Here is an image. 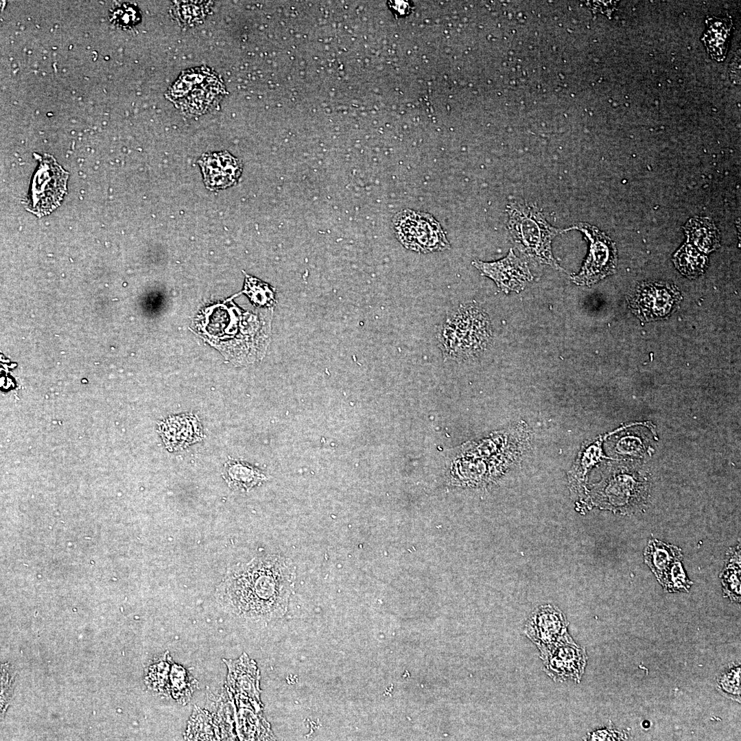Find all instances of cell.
<instances>
[{
  "label": "cell",
  "mask_w": 741,
  "mask_h": 741,
  "mask_svg": "<svg viewBox=\"0 0 741 741\" xmlns=\"http://www.w3.org/2000/svg\"><path fill=\"white\" fill-rule=\"evenodd\" d=\"M224 92L217 75L200 67L185 71L169 89L167 96L185 114L200 115L215 107Z\"/></svg>",
  "instance_id": "4"
},
{
  "label": "cell",
  "mask_w": 741,
  "mask_h": 741,
  "mask_svg": "<svg viewBox=\"0 0 741 741\" xmlns=\"http://www.w3.org/2000/svg\"><path fill=\"white\" fill-rule=\"evenodd\" d=\"M622 733L611 729H602L588 733L589 740H615L622 739Z\"/></svg>",
  "instance_id": "24"
},
{
  "label": "cell",
  "mask_w": 741,
  "mask_h": 741,
  "mask_svg": "<svg viewBox=\"0 0 741 741\" xmlns=\"http://www.w3.org/2000/svg\"><path fill=\"white\" fill-rule=\"evenodd\" d=\"M248 279L252 285L249 286V294H251V296H250L251 299L257 304L261 305H272L274 300L273 291L270 290L268 285H262L260 282L257 285H253L251 278Z\"/></svg>",
  "instance_id": "23"
},
{
  "label": "cell",
  "mask_w": 741,
  "mask_h": 741,
  "mask_svg": "<svg viewBox=\"0 0 741 741\" xmlns=\"http://www.w3.org/2000/svg\"><path fill=\"white\" fill-rule=\"evenodd\" d=\"M68 173L48 155L34 176L30 193L29 209L38 215H47L56 209L66 193Z\"/></svg>",
  "instance_id": "7"
},
{
  "label": "cell",
  "mask_w": 741,
  "mask_h": 741,
  "mask_svg": "<svg viewBox=\"0 0 741 741\" xmlns=\"http://www.w3.org/2000/svg\"><path fill=\"white\" fill-rule=\"evenodd\" d=\"M644 558L659 581L674 561L683 560V554L677 546L654 539L648 541Z\"/></svg>",
  "instance_id": "15"
},
{
  "label": "cell",
  "mask_w": 741,
  "mask_h": 741,
  "mask_svg": "<svg viewBox=\"0 0 741 741\" xmlns=\"http://www.w3.org/2000/svg\"><path fill=\"white\" fill-rule=\"evenodd\" d=\"M730 78L733 83L740 84V53L732 59L729 67Z\"/></svg>",
  "instance_id": "25"
},
{
  "label": "cell",
  "mask_w": 741,
  "mask_h": 741,
  "mask_svg": "<svg viewBox=\"0 0 741 741\" xmlns=\"http://www.w3.org/2000/svg\"><path fill=\"white\" fill-rule=\"evenodd\" d=\"M740 668L736 667L720 677L718 681L722 691L731 695L740 694Z\"/></svg>",
  "instance_id": "22"
},
{
  "label": "cell",
  "mask_w": 741,
  "mask_h": 741,
  "mask_svg": "<svg viewBox=\"0 0 741 741\" xmlns=\"http://www.w3.org/2000/svg\"><path fill=\"white\" fill-rule=\"evenodd\" d=\"M393 227L399 242L413 251L427 253L449 248L440 225L430 214L405 209L395 216Z\"/></svg>",
  "instance_id": "5"
},
{
  "label": "cell",
  "mask_w": 741,
  "mask_h": 741,
  "mask_svg": "<svg viewBox=\"0 0 741 741\" xmlns=\"http://www.w3.org/2000/svg\"><path fill=\"white\" fill-rule=\"evenodd\" d=\"M674 262L684 275L695 277L703 273L707 264L704 253L691 244L683 245L674 255Z\"/></svg>",
  "instance_id": "19"
},
{
  "label": "cell",
  "mask_w": 741,
  "mask_h": 741,
  "mask_svg": "<svg viewBox=\"0 0 741 741\" xmlns=\"http://www.w3.org/2000/svg\"><path fill=\"white\" fill-rule=\"evenodd\" d=\"M296 566L287 557L269 554L230 568L215 596L224 609L250 620H271L287 611L296 581Z\"/></svg>",
  "instance_id": "1"
},
{
  "label": "cell",
  "mask_w": 741,
  "mask_h": 741,
  "mask_svg": "<svg viewBox=\"0 0 741 741\" xmlns=\"http://www.w3.org/2000/svg\"><path fill=\"white\" fill-rule=\"evenodd\" d=\"M472 264L505 293L519 292L533 279L526 263L517 257L512 249L502 259L492 262L475 260Z\"/></svg>",
  "instance_id": "11"
},
{
  "label": "cell",
  "mask_w": 741,
  "mask_h": 741,
  "mask_svg": "<svg viewBox=\"0 0 741 741\" xmlns=\"http://www.w3.org/2000/svg\"><path fill=\"white\" fill-rule=\"evenodd\" d=\"M160 433L167 449L176 451L202 440V429L196 416L182 414L162 422Z\"/></svg>",
  "instance_id": "13"
},
{
  "label": "cell",
  "mask_w": 741,
  "mask_h": 741,
  "mask_svg": "<svg viewBox=\"0 0 741 741\" xmlns=\"http://www.w3.org/2000/svg\"><path fill=\"white\" fill-rule=\"evenodd\" d=\"M682 298L677 287L663 282H644L628 297L631 309L643 321L666 318L675 311Z\"/></svg>",
  "instance_id": "8"
},
{
  "label": "cell",
  "mask_w": 741,
  "mask_h": 741,
  "mask_svg": "<svg viewBox=\"0 0 741 741\" xmlns=\"http://www.w3.org/2000/svg\"><path fill=\"white\" fill-rule=\"evenodd\" d=\"M507 227L517 248L529 259L562 270L552 252V242L561 232L551 226L534 204L513 202L507 206Z\"/></svg>",
  "instance_id": "3"
},
{
  "label": "cell",
  "mask_w": 741,
  "mask_h": 741,
  "mask_svg": "<svg viewBox=\"0 0 741 741\" xmlns=\"http://www.w3.org/2000/svg\"><path fill=\"white\" fill-rule=\"evenodd\" d=\"M235 661L233 668L230 669L233 672L231 676L235 678V690L240 702L244 703L247 700L255 710L261 709L259 673L255 663L250 661L247 655Z\"/></svg>",
  "instance_id": "14"
},
{
  "label": "cell",
  "mask_w": 741,
  "mask_h": 741,
  "mask_svg": "<svg viewBox=\"0 0 741 741\" xmlns=\"http://www.w3.org/2000/svg\"><path fill=\"white\" fill-rule=\"evenodd\" d=\"M721 577L724 594L732 602L740 600V549L731 552Z\"/></svg>",
  "instance_id": "20"
},
{
  "label": "cell",
  "mask_w": 741,
  "mask_h": 741,
  "mask_svg": "<svg viewBox=\"0 0 741 741\" xmlns=\"http://www.w3.org/2000/svg\"><path fill=\"white\" fill-rule=\"evenodd\" d=\"M540 658L543 670L555 682L579 683L587 660L585 648L574 641L560 644L540 655Z\"/></svg>",
  "instance_id": "10"
},
{
  "label": "cell",
  "mask_w": 741,
  "mask_h": 741,
  "mask_svg": "<svg viewBox=\"0 0 741 741\" xmlns=\"http://www.w3.org/2000/svg\"><path fill=\"white\" fill-rule=\"evenodd\" d=\"M577 229L589 242V255L580 272L572 281L579 285H591L613 274L617 265V250L614 242L597 227L587 223H578L571 228Z\"/></svg>",
  "instance_id": "6"
},
{
  "label": "cell",
  "mask_w": 741,
  "mask_h": 741,
  "mask_svg": "<svg viewBox=\"0 0 741 741\" xmlns=\"http://www.w3.org/2000/svg\"><path fill=\"white\" fill-rule=\"evenodd\" d=\"M707 30L702 40L710 56L722 61L725 58L732 28V22L727 18L710 17L706 20Z\"/></svg>",
  "instance_id": "16"
},
{
  "label": "cell",
  "mask_w": 741,
  "mask_h": 741,
  "mask_svg": "<svg viewBox=\"0 0 741 741\" xmlns=\"http://www.w3.org/2000/svg\"><path fill=\"white\" fill-rule=\"evenodd\" d=\"M568 625L562 611L548 604L539 606L531 613L524 632L542 655L560 644L574 642L568 633Z\"/></svg>",
  "instance_id": "9"
},
{
  "label": "cell",
  "mask_w": 741,
  "mask_h": 741,
  "mask_svg": "<svg viewBox=\"0 0 741 741\" xmlns=\"http://www.w3.org/2000/svg\"><path fill=\"white\" fill-rule=\"evenodd\" d=\"M690 244L700 251L709 252L719 246V234L715 225L707 218H692L685 226Z\"/></svg>",
  "instance_id": "17"
},
{
  "label": "cell",
  "mask_w": 741,
  "mask_h": 741,
  "mask_svg": "<svg viewBox=\"0 0 741 741\" xmlns=\"http://www.w3.org/2000/svg\"><path fill=\"white\" fill-rule=\"evenodd\" d=\"M206 187L217 190L233 185L239 178L242 165L226 151L204 154L198 161Z\"/></svg>",
  "instance_id": "12"
},
{
  "label": "cell",
  "mask_w": 741,
  "mask_h": 741,
  "mask_svg": "<svg viewBox=\"0 0 741 741\" xmlns=\"http://www.w3.org/2000/svg\"><path fill=\"white\" fill-rule=\"evenodd\" d=\"M492 339V327L486 313L473 304L452 309L438 331L439 346L444 357L467 361L479 357Z\"/></svg>",
  "instance_id": "2"
},
{
  "label": "cell",
  "mask_w": 741,
  "mask_h": 741,
  "mask_svg": "<svg viewBox=\"0 0 741 741\" xmlns=\"http://www.w3.org/2000/svg\"><path fill=\"white\" fill-rule=\"evenodd\" d=\"M224 478L230 487L238 491H248L266 479L257 469L237 461L225 465Z\"/></svg>",
  "instance_id": "18"
},
{
  "label": "cell",
  "mask_w": 741,
  "mask_h": 741,
  "mask_svg": "<svg viewBox=\"0 0 741 741\" xmlns=\"http://www.w3.org/2000/svg\"><path fill=\"white\" fill-rule=\"evenodd\" d=\"M667 592L688 591L693 583L687 578L682 560L674 561L659 580Z\"/></svg>",
  "instance_id": "21"
}]
</instances>
